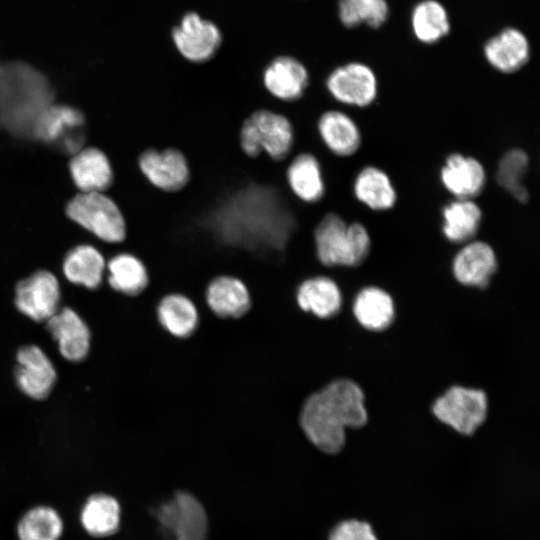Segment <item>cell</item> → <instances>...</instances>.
Here are the masks:
<instances>
[{"mask_svg":"<svg viewBox=\"0 0 540 540\" xmlns=\"http://www.w3.org/2000/svg\"><path fill=\"white\" fill-rule=\"evenodd\" d=\"M364 393L354 381L337 379L309 395L299 414L307 439L326 454L339 453L347 428H360L368 420Z\"/></svg>","mask_w":540,"mask_h":540,"instance_id":"6da1fadb","label":"cell"},{"mask_svg":"<svg viewBox=\"0 0 540 540\" xmlns=\"http://www.w3.org/2000/svg\"><path fill=\"white\" fill-rule=\"evenodd\" d=\"M54 103V91L46 76L28 63L0 65V125L9 134L32 139L34 124Z\"/></svg>","mask_w":540,"mask_h":540,"instance_id":"7a4b0ae2","label":"cell"},{"mask_svg":"<svg viewBox=\"0 0 540 540\" xmlns=\"http://www.w3.org/2000/svg\"><path fill=\"white\" fill-rule=\"evenodd\" d=\"M314 255L324 269L356 267L369 255L371 238L359 222L348 223L337 211H327L312 231Z\"/></svg>","mask_w":540,"mask_h":540,"instance_id":"3957f363","label":"cell"},{"mask_svg":"<svg viewBox=\"0 0 540 540\" xmlns=\"http://www.w3.org/2000/svg\"><path fill=\"white\" fill-rule=\"evenodd\" d=\"M294 142L290 119L268 108H259L247 115L238 132L242 153L252 159L265 154L275 162H283L292 155Z\"/></svg>","mask_w":540,"mask_h":540,"instance_id":"277c9868","label":"cell"},{"mask_svg":"<svg viewBox=\"0 0 540 540\" xmlns=\"http://www.w3.org/2000/svg\"><path fill=\"white\" fill-rule=\"evenodd\" d=\"M67 216L100 240L122 244L127 238V220L120 206L104 192H80L67 204Z\"/></svg>","mask_w":540,"mask_h":540,"instance_id":"5b68a950","label":"cell"},{"mask_svg":"<svg viewBox=\"0 0 540 540\" xmlns=\"http://www.w3.org/2000/svg\"><path fill=\"white\" fill-rule=\"evenodd\" d=\"M432 412L442 423L469 436L486 419L487 396L480 389L452 386L435 400Z\"/></svg>","mask_w":540,"mask_h":540,"instance_id":"8992f818","label":"cell"},{"mask_svg":"<svg viewBox=\"0 0 540 540\" xmlns=\"http://www.w3.org/2000/svg\"><path fill=\"white\" fill-rule=\"evenodd\" d=\"M136 162L144 179L158 191L179 192L190 180L187 157L176 147H147L139 153Z\"/></svg>","mask_w":540,"mask_h":540,"instance_id":"52a82bcc","label":"cell"},{"mask_svg":"<svg viewBox=\"0 0 540 540\" xmlns=\"http://www.w3.org/2000/svg\"><path fill=\"white\" fill-rule=\"evenodd\" d=\"M84 122V116L78 109L53 103L36 120L32 139L46 143L60 142L65 151L74 155L83 148L84 137L76 130L80 129Z\"/></svg>","mask_w":540,"mask_h":540,"instance_id":"ba28073f","label":"cell"},{"mask_svg":"<svg viewBox=\"0 0 540 540\" xmlns=\"http://www.w3.org/2000/svg\"><path fill=\"white\" fill-rule=\"evenodd\" d=\"M162 527L176 540H205L207 517L202 504L192 494L177 492L157 513Z\"/></svg>","mask_w":540,"mask_h":540,"instance_id":"9c48e42d","label":"cell"},{"mask_svg":"<svg viewBox=\"0 0 540 540\" xmlns=\"http://www.w3.org/2000/svg\"><path fill=\"white\" fill-rule=\"evenodd\" d=\"M202 300L219 318H241L251 310L254 303L247 283L230 273L212 276L203 288Z\"/></svg>","mask_w":540,"mask_h":540,"instance_id":"30bf717a","label":"cell"},{"mask_svg":"<svg viewBox=\"0 0 540 540\" xmlns=\"http://www.w3.org/2000/svg\"><path fill=\"white\" fill-rule=\"evenodd\" d=\"M60 286L54 274L39 270L18 282L15 288V305L35 321H47L58 311Z\"/></svg>","mask_w":540,"mask_h":540,"instance_id":"8fae6325","label":"cell"},{"mask_svg":"<svg viewBox=\"0 0 540 540\" xmlns=\"http://www.w3.org/2000/svg\"><path fill=\"white\" fill-rule=\"evenodd\" d=\"M326 87L339 103L366 107L377 95V79L374 72L361 63H350L335 69L327 78Z\"/></svg>","mask_w":540,"mask_h":540,"instance_id":"7c38bea8","label":"cell"},{"mask_svg":"<svg viewBox=\"0 0 540 540\" xmlns=\"http://www.w3.org/2000/svg\"><path fill=\"white\" fill-rule=\"evenodd\" d=\"M284 178L291 194L304 204H316L325 197L323 167L312 152L300 151L292 154L287 160Z\"/></svg>","mask_w":540,"mask_h":540,"instance_id":"4fadbf2b","label":"cell"},{"mask_svg":"<svg viewBox=\"0 0 540 540\" xmlns=\"http://www.w3.org/2000/svg\"><path fill=\"white\" fill-rule=\"evenodd\" d=\"M498 268L497 255L485 241L470 240L454 255L452 273L464 286L486 288Z\"/></svg>","mask_w":540,"mask_h":540,"instance_id":"5bb4252c","label":"cell"},{"mask_svg":"<svg viewBox=\"0 0 540 540\" xmlns=\"http://www.w3.org/2000/svg\"><path fill=\"white\" fill-rule=\"evenodd\" d=\"M293 297L300 310L320 319L336 315L343 302L338 283L331 276L322 273L301 279L295 286Z\"/></svg>","mask_w":540,"mask_h":540,"instance_id":"9a60e30c","label":"cell"},{"mask_svg":"<svg viewBox=\"0 0 540 540\" xmlns=\"http://www.w3.org/2000/svg\"><path fill=\"white\" fill-rule=\"evenodd\" d=\"M315 130L324 149L336 158L354 155L361 145V132L356 122L339 109L321 112Z\"/></svg>","mask_w":540,"mask_h":540,"instance_id":"2e32d148","label":"cell"},{"mask_svg":"<svg viewBox=\"0 0 540 540\" xmlns=\"http://www.w3.org/2000/svg\"><path fill=\"white\" fill-rule=\"evenodd\" d=\"M15 378L20 390L33 399H44L51 392L56 380L55 368L36 345L20 348L16 355Z\"/></svg>","mask_w":540,"mask_h":540,"instance_id":"e0dca14e","label":"cell"},{"mask_svg":"<svg viewBox=\"0 0 540 540\" xmlns=\"http://www.w3.org/2000/svg\"><path fill=\"white\" fill-rule=\"evenodd\" d=\"M172 35L180 53L194 62L209 59L221 42V34L216 25L196 13L186 14Z\"/></svg>","mask_w":540,"mask_h":540,"instance_id":"ac0fdd59","label":"cell"},{"mask_svg":"<svg viewBox=\"0 0 540 540\" xmlns=\"http://www.w3.org/2000/svg\"><path fill=\"white\" fill-rule=\"evenodd\" d=\"M309 85L306 68L291 57L276 58L264 71L263 86L266 93L282 103L301 100Z\"/></svg>","mask_w":540,"mask_h":540,"instance_id":"d6986e66","label":"cell"},{"mask_svg":"<svg viewBox=\"0 0 540 540\" xmlns=\"http://www.w3.org/2000/svg\"><path fill=\"white\" fill-rule=\"evenodd\" d=\"M486 179L482 163L460 153L450 154L440 170L441 183L456 199H474L483 191Z\"/></svg>","mask_w":540,"mask_h":540,"instance_id":"ffe728a7","label":"cell"},{"mask_svg":"<svg viewBox=\"0 0 540 540\" xmlns=\"http://www.w3.org/2000/svg\"><path fill=\"white\" fill-rule=\"evenodd\" d=\"M47 329L56 340L61 355L69 361L83 360L90 348V331L71 308L58 310L47 321Z\"/></svg>","mask_w":540,"mask_h":540,"instance_id":"44dd1931","label":"cell"},{"mask_svg":"<svg viewBox=\"0 0 540 540\" xmlns=\"http://www.w3.org/2000/svg\"><path fill=\"white\" fill-rule=\"evenodd\" d=\"M156 316L167 333L180 339L192 336L200 320L196 301L181 291L162 294L157 302Z\"/></svg>","mask_w":540,"mask_h":540,"instance_id":"7402d4cb","label":"cell"},{"mask_svg":"<svg viewBox=\"0 0 540 540\" xmlns=\"http://www.w3.org/2000/svg\"><path fill=\"white\" fill-rule=\"evenodd\" d=\"M69 170L80 192H104L114 182L113 166L108 156L94 147L82 148L72 155Z\"/></svg>","mask_w":540,"mask_h":540,"instance_id":"603a6c76","label":"cell"},{"mask_svg":"<svg viewBox=\"0 0 540 540\" xmlns=\"http://www.w3.org/2000/svg\"><path fill=\"white\" fill-rule=\"evenodd\" d=\"M110 287L123 295L136 297L150 286V273L145 262L135 253L121 250L106 264Z\"/></svg>","mask_w":540,"mask_h":540,"instance_id":"cb8c5ba5","label":"cell"},{"mask_svg":"<svg viewBox=\"0 0 540 540\" xmlns=\"http://www.w3.org/2000/svg\"><path fill=\"white\" fill-rule=\"evenodd\" d=\"M484 53L488 62L498 71L512 73L528 60L529 44L520 31L507 28L485 44Z\"/></svg>","mask_w":540,"mask_h":540,"instance_id":"d4e9b609","label":"cell"},{"mask_svg":"<svg viewBox=\"0 0 540 540\" xmlns=\"http://www.w3.org/2000/svg\"><path fill=\"white\" fill-rule=\"evenodd\" d=\"M442 232L456 244L473 240L482 221V211L473 199H456L442 209Z\"/></svg>","mask_w":540,"mask_h":540,"instance_id":"484cf974","label":"cell"},{"mask_svg":"<svg viewBox=\"0 0 540 540\" xmlns=\"http://www.w3.org/2000/svg\"><path fill=\"white\" fill-rule=\"evenodd\" d=\"M353 313L364 328L381 331L388 328L394 320V301L388 292L379 287H365L354 299Z\"/></svg>","mask_w":540,"mask_h":540,"instance_id":"4316f807","label":"cell"},{"mask_svg":"<svg viewBox=\"0 0 540 540\" xmlns=\"http://www.w3.org/2000/svg\"><path fill=\"white\" fill-rule=\"evenodd\" d=\"M353 193L358 201L376 211L392 208L397 200L390 177L375 166H366L359 171L353 182Z\"/></svg>","mask_w":540,"mask_h":540,"instance_id":"83f0119b","label":"cell"},{"mask_svg":"<svg viewBox=\"0 0 540 540\" xmlns=\"http://www.w3.org/2000/svg\"><path fill=\"white\" fill-rule=\"evenodd\" d=\"M106 262L95 247L79 245L65 256L62 269L67 280L89 289L97 288L103 279Z\"/></svg>","mask_w":540,"mask_h":540,"instance_id":"f1b7e54d","label":"cell"},{"mask_svg":"<svg viewBox=\"0 0 540 540\" xmlns=\"http://www.w3.org/2000/svg\"><path fill=\"white\" fill-rule=\"evenodd\" d=\"M120 506L117 500L106 494H95L88 498L81 512V522L92 536L103 537L114 534L120 523Z\"/></svg>","mask_w":540,"mask_h":540,"instance_id":"f546056e","label":"cell"},{"mask_svg":"<svg viewBox=\"0 0 540 540\" xmlns=\"http://www.w3.org/2000/svg\"><path fill=\"white\" fill-rule=\"evenodd\" d=\"M415 36L424 43H435L449 33L450 24L445 8L436 0L418 3L412 12Z\"/></svg>","mask_w":540,"mask_h":540,"instance_id":"4dcf8cb0","label":"cell"},{"mask_svg":"<svg viewBox=\"0 0 540 540\" xmlns=\"http://www.w3.org/2000/svg\"><path fill=\"white\" fill-rule=\"evenodd\" d=\"M528 167L527 153L522 149L514 148L501 157L496 172L498 184L521 203H526L529 199L528 190L524 185Z\"/></svg>","mask_w":540,"mask_h":540,"instance_id":"1f68e13d","label":"cell"},{"mask_svg":"<svg viewBox=\"0 0 540 540\" xmlns=\"http://www.w3.org/2000/svg\"><path fill=\"white\" fill-rule=\"evenodd\" d=\"M63 530L59 514L47 506L30 509L18 524L20 540H58Z\"/></svg>","mask_w":540,"mask_h":540,"instance_id":"d6a6232c","label":"cell"},{"mask_svg":"<svg viewBox=\"0 0 540 540\" xmlns=\"http://www.w3.org/2000/svg\"><path fill=\"white\" fill-rule=\"evenodd\" d=\"M339 16L346 27L365 23L378 28L387 19L388 5L386 0H340Z\"/></svg>","mask_w":540,"mask_h":540,"instance_id":"836d02e7","label":"cell"},{"mask_svg":"<svg viewBox=\"0 0 540 540\" xmlns=\"http://www.w3.org/2000/svg\"><path fill=\"white\" fill-rule=\"evenodd\" d=\"M329 540H377V538L367 522L346 520L333 528Z\"/></svg>","mask_w":540,"mask_h":540,"instance_id":"e575fe53","label":"cell"}]
</instances>
